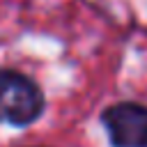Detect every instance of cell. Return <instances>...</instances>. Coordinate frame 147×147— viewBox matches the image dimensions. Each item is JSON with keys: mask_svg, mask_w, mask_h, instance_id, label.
Here are the masks:
<instances>
[{"mask_svg": "<svg viewBox=\"0 0 147 147\" xmlns=\"http://www.w3.org/2000/svg\"><path fill=\"white\" fill-rule=\"evenodd\" d=\"M44 110V94L28 76L0 69V124L25 126Z\"/></svg>", "mask_w": 147, "mask_h": 147, "instance_id": "6da1fadb", "label": "cell"}, {"mask_svg": "<svg viewBox=\"0 0 147 147\" xmlns=\"http://www.w3.org/2000/svg\"><path fill=\"white\" fill-rule=\"evenodd\" d=\"M101 122L115 147H147V106L133 101L108 106Z\"/></svg>", "mask_w": 147, "mask_h": 147, "instance_id": "7a4b0ae2", "label": "cell"}]
</instances>
